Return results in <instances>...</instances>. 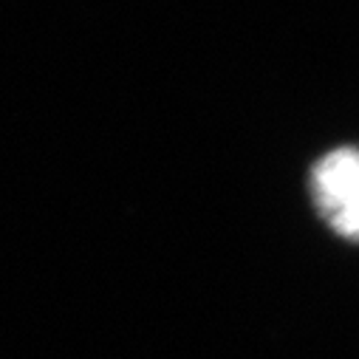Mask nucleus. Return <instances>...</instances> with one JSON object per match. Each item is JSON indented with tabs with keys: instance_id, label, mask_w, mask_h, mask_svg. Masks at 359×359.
<instances>
[{
	"instance_id": "nucleus-1",
	"label": "nucleus",
	"mask_w": 359,
	"mask_h": 359,
	"mask_svg": "<svg viewBox=\"0 0 359 359\" xmlns=\"http://www.w3.org/2000/svg\"><path fill=\"white\" fill-rule=\"evenodd\" d=\"M309 193L337 235L359 241V147H337L314 161Z\"/></svg>"
}]
</instances>
